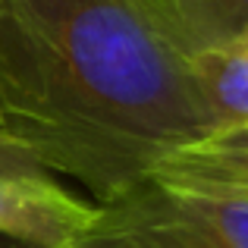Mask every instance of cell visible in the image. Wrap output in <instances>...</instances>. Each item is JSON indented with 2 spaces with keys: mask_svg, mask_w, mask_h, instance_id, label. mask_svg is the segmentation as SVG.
I'll return each mask as SVG.
<instances>
[{
  "mask_svg": "<svg viewBox=\"0 0 248 248\" xmlns=\"http://www.w3.org/2000/svg\"><path fill=\"white\" fill-rule=\"evenodd\" d=\"M214 132L188 60L139 0H0V148L104 204Z\"/></svg>",
  "mask_w": 248,
  "mask_h": 248,
  "instance_id": "obj_1",
  "label": "cell"
},
{
  "mask_svg": "<svg viewBox=\"0 0 248 248\" xmlns=\"http://www.w3.org/2000/svg\"><path fill=\"white\" fill-rule=\"evenodd\" d=\"M66 248H248V198L145 176L97 204Z\"/></svg>",
  "mask_w": 248,
  "mask_h": 248,
  "instance_id": "obj_2",
  "label": "cell"
},
{
  "mask_svg": "<svg viewBox=\"0 0 248 248\" xmlns=\"http://www.w3.org/2000/svg\"><path fill=\"white\" fill-rule=\"evenodd\" d=\"M44 173L0 148V236L35 248H66L91 223L97 204H85Z\"/></svg>",
  "mask_w": 248,
  "mask_h": 248,
  "instance_id": "obj_3",
  "label": "cell"
},
{
  "mask_svg": "<svg viewBox=\"0 0 248 248\" xmlns=\"http://www.w3.org/2000/svg\"><path fill=\"white\" fill-rule=\"evenodd\" d=\"M139 6L186 60L248 41V0H139Z\"/></svg>",
  "mask_w": 248,
  "mask_h": 248,
  "instance_id": "obj_4",
  "label": "cell"
},
{
  "mask_svg": "<svg viewBox=\"0 0 248 248\" xmlns=\"http://www.w3.org/2000/svg\"><path fill=\"white\" fill-rule=\"evenodd\" d=\"M148 176L248 198V129H226L160 157Z\"/></svg>",
  "mask_w": 248,
  "mask_h": 248,
  "instance_id": "obj_5",
  "label": "cell"
},
{
  "mask_svg": "<svg viewBox=\"0 0 248 248\" xmlns=\"http://www.w3.org/2000/svg\"><path fill=\"white\" fill-rule=\"evenodd\" d=\"M217 132L248 129V44L188 60Z\"/></svg>",
  "mask_w": 248,
  "mask_h": 248,
  "instance_id": "obj_6",
  "label": "cell"
},
{
  "mask_svg": "<svg viewBox=\"0 0 248 248\" xmlns=\"http://www.w3.org/2000/svg\"><path fill=\"white\" fill-rule=\"evenodd\" d=\"M0 248H35V245H25V242H16V239L0 236Z\"/></svg>",
  "mask_w": 248,
  "mask_h": 248,
  "instance_id": "obj_7",
  "label": "cell"
},
{
  "mask_svg": "<svg viewBox=\"0 0 248 248\" xmlns=\"http://www.w3.org/2000/svg\"><path fill=\"white\" fill-rule=\"evenodd\" d=\"M245 44H248V41H245Z\"/></svg>",
  "mask_w": 248,
  "mask_h": 248,
  "instance_id": "obj_8",
  "label": "cell"
}]
</instances>
